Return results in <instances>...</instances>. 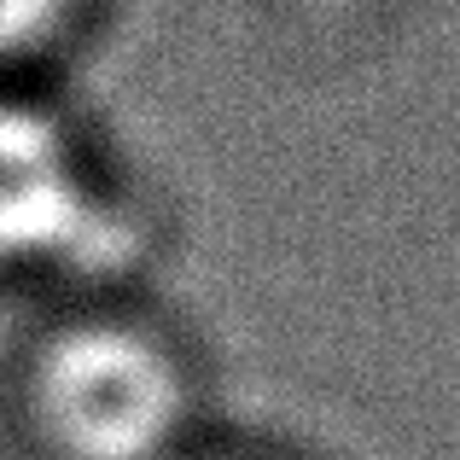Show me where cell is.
<instances>
[{
  "instance_id": "7a4b0ae2",
  "label": "cell",
  "mask_w": 460,
  "mask_h": 460,
  "mask_svg": "<svg viewBox=\"0 0 460 460\" xmlns=\"http://www.w3.org/2000/svg\"><path fill=\"white\" fill-rule=\"evenodd\" d=\"M88 227L93 204L58 128L0 105V262L82 251Z\"/></svg>"
},
{
  "instance_id": "6da1fadb",
  "label": "cell",
  "mask_w": 460,
  "mask_h": 460,
  "mask_svg": "<svg viewBox=\"0 0 460 460\" xmlns=\"http://www.w3.org/2000/svg\"><path fill=\"white\" fill-rule=\"evenodd\" d=\"M181 385L146 338L88 326L41 367V420L70 460H152L175 431Z\"/></svg>"
},
{
  "instance_id": "3957f363",
  "label": "cell",
  "mask_w": 460,
  "mask_h": 460,
  "mask_svg": "<svg viewBox=\"0 0 460 460\" xmlns=\"http://www.w3.org/2000/svg\"><path fill=\"white\" fill-rule=\"evenodd\" d=\"M58 12H65V0H0V58L47 35Z\"/></svg>"
}]
</instances>
